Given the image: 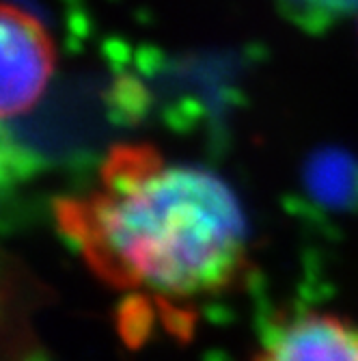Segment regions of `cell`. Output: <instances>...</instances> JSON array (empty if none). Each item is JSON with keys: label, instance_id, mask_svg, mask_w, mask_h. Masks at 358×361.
<instances>
[{"label": "cell", "instance_id": "3", "mask_svg": "<svg viewBox=\"0 0 358 361\" xmlns=\"http://www.w3.org/2000/svg\"><path fill=\"white\" fill-rule=\"evenodd\" d=\"M255 361H358V324L335 314H296L266 334Z\"/></svg>", "mask_w": 358, "mask_h": 361}, {"label": "cell", "instance_id": "1", "mask_svg": "<svg viewBox=\"0 0 358 361\" xmlns=\"http://www.w3.org/2000/svg\"><path fill=\"white\" fill-rule=\"evenodd\" d=\"M56 214L108 283L162 303L218 297L248 267V227L234 190L151 145L113 147L97 184Z\"/></svg>", "mask_w": 358, "mask_h": 361}, {"label": "cell", "instance_id": "2", "mask_svg": "<svg viewBox=\"0 0 358 361\" xmlns=\"http://www.w3.org/2000/svg\"><path fill=\"white\" fill-rule=\"evenodd\" d=\"M3 46V117L30 111L44 95L54 70V46L46 26L22 7L9 3L0 13Z\"/></svg>", "mask_w": 358, "mask_h": 361}, {"label": "cell", "instance_id": "4", "mask_svg": "<svg viewBox=\"0 0 358 361\" xmlns=\"http://www.w3.org/2000/svg\"><path fill=\"white\" fill-rule=\"evenodd\" d=\"M291 5H298L309 11H321V13H343L358 5V0H289Z\"/></svg>", "mask_w": 358, "mask_h": 361}]
</instances>
